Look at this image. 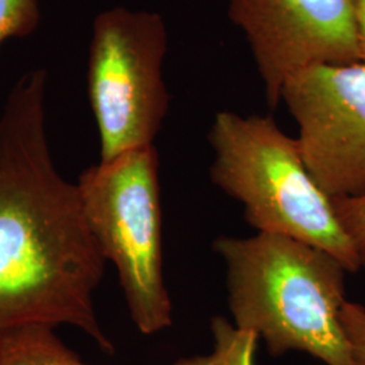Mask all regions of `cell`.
<instances>
[{"label":"cell","instance_id":"obj_1","mask_svg":"<svg viewBox=\"0 0 365 365\" xmlns=\"http://www.w3.org/2000/svg\"><path fill=\"white\" fill-rule=\"evenodd\" d=\"M46 96L48 72L29 69L0 115V341L22 327L66 325L113 354L93 303L105 256L78 184L54 164Z\"/></svg>","mask_w":365,"mask_h":365},{"label":"cell","instance_id":"obj_2","mask_svg":"<svg viewBox=\"0 0 365 365\" xmlns=\"http://www.w3.org/2000/svg\"><path fill=\"white\" fill-rule=\"evenodd\" d=\"M235 327L256 333L271 356L303 352L356 365L339 314L346 268L324 249L287 235L218 237Z\"/></svg>","mask_w":365,"mask_h":365},{"label":"cell","instance_id":"obj_3","mask_svg":"<svg viewBox=\"0 0 365 365\" xmlns=\"http://www.w3.org/2000/svg\"><path fill=\"white\" fill-rule=\"evenodd\" d=\"M209 141L211 180L244 206L245 220L259 233L287 235L324 249L351 274L361 269L330 197L302 160L297 138L280 130L272 118L221 111Z\"/></svg>","mask_w":365,"mask_h":365},{"label":"cell","instance_id":"obj_4","mask_svg":"<svg viewBox=\"0 0 365 365\" xmlns=\"http://www.w3.org/2000/svg\"><path fill=\"white\" fill-rule=\"evenodd\" d=\"M83 212L106 261L117 268L135 327L152 336L172 325L163 268V218L155 145L133 149L84 170Z\"/></svg>","mask_w":365,"mask_h":365},{"label":"cell","instance_id":"obj_5","mask_svg":"<svg viewBox=\"0 0 365 365\" xmlns=\"http://www.w3.org/2000/svg\"><path fill=\"white\" fill-rule=\"evenodd\" d=\"M168 33L163 16L113 7L92 24L87 91L101 138V161L153 145L167 117Z\"/></svg>","mask_w":365,"mask_h":365},{"label":"cell","instance_id":"obj_6","mask_svg":"<svg viewBox=\"0 0 365 365\" xmlns=\"http://www.w3.org/2000/svg\"><path fill=\"white\" fill-rule=\"evenodd\" d=\"M282 101L318 187L330 199L365 194V63L306 68L284 83Z\"/></svg>","mask_w":365,"mask_h":365},{"label":"cell","instance_id":"obj_7","mask_svg":"<svg viewBox=\"0 0 365 365\" xmlns=\"http://www.w3.org/2000/svg\"><path fill=\"white\" fill-rule=\"evenodd\" d=\"M229 16L248 39L272 107L300 71L360 61L352 0H230Z\"/></svg>","mask_w":365,"mask_h":365},{"label":"cell","instance_id":"obj_8","mask_svg":"<svg viewBox=\"0 0 365 365\" xmlns=\"http://www.w3.org/2000/svg\"><path fill=\"white\" fill-rule=\"evenodd\" d=\"M0 365H87L58 339L54 327L31 325L0 341Z\"/></svg>","mask_w":365,"mask_h":365},{"label":"cell","instance_id":"obj_9","mask_svg":"<svg viewBox=\"0 0 365 365\" xmlns=\"http://www.w3.org/2000/svg\"><path fill=\"white\" fill-rule=\"evenodd\" d=\"M214 349L206 356L184 357L173 365H255L259 337L256 333L230 325L225 318L215 317L211 324Z\"/></svg>","mask_w":365,"mask_h":365},{"label":"cell","instance_id":"obj_10","mask_svg":"<svg viewBox=\"0 0 365 365\" xmlns=\"http://www.w3.org/2000/svg\"><path fill=\"white\" fill-rule=\"evenodd\" d=\"M39 22L38 0H0V45L33 34Z\"/></svg>","mask_w":365,"mask_h":365},{"label":"cell","instance_id":"obj_11","mask_svg":"<svg viewBox=\"0 0 365 365\" xmlns=\"http://www.w3.org/2000/svg\"><path fill=\"white\" fill-rule=\"evenodd\" d=\"M330 200L339 226L351 240L361 268H365V194Z\"/></svg>","mask_w":365,"mask_h":365},{"label":"cell","instance_id":"obj_12","mask_svg":"<svg viewBox=\"0 0 365 365\" xmlns=\"http://www.w3.org/2000/svg\"><path fill=\"white\" fill-rule=\"evenodd\" d=\"M339 319L351 342L356 365H365V307L363 304L345 302Z\"/></svg>","mask_w":365,"mask_h":365},{"label":"cell","instance_id":"obj_13","mask_svg":"<svg viewBox=\"0 0 365 365\" xmlns=\"http://www.w3.org/2000/svg\"><path fill=\"white\" fill-rule=\"evenodd\" d=\"M360 61L365 63V0H352Z\"/></svg>","mask_w":365,"mask_h":365}]
</instances>
